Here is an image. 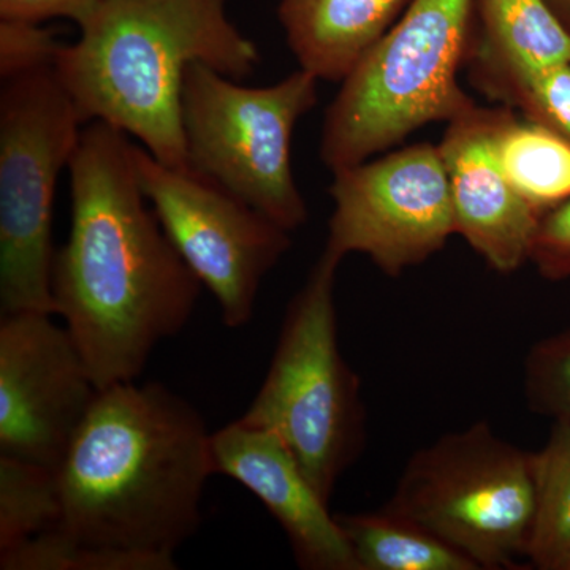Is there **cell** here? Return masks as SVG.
<instances>
[{
	"instance_id": "cell-22",
	"label": "cell",
	"mask_w": 570,
	"mask_h": 570,
	"mask_svg": "<svg viewBox=\"0 0 570 570\" xmlns=\"http://www.w3.org/2000/svg\"><path fill=\"white\" fill-rule=\"evenodd\" d=\"M498 104L570 141V62L521 75L504 89Z\"/></svg>"
},
{
	"instance_id": "cell-7",
	"label": "cell",
	"mask_w": 570,
	"mask_h": 570,
	"mask_svg": "<svg viewBox=\"0 0 570 570\" xmlns=\"http://www.w3.org/2000/svg\"><path fill=\"white\" fill-rule=\"evenodd\" d=\"M318 81L298 69L275 85L249 88L190 63L181 91L187 167L292 234L307 220L292 170V137L317 105Z\"/></svg>"
},
{
	"instance_id": "cell-12",
	"label": "cell",
	"mask_w": 570,
	"mask_h": 570,
	"mask_svg": "<svg viewBox=\"0 0 570 570\" xmlns=\"http://www.w3.org/2000/svg\"><path fill=\"white\" fill-rule=\"evenodd\" d=\"M497 107L472 105L448 122L439 141L448 171L456 235L499 275L530 262L542 216L509 181L494 149Z\"/></svg>"
},
{
	"instance_id": "cell-14",
	"label": "cell",
	"mask_w": 570,
	"mask_h": 570,
	"mask_svg": "<svg viewBox=\"0 0 570 570\" xmlns=\"http://www.w3.org/2000/svg\"><path fill=\"white\" fill-rule=\"evenodd\" d=\"M570 62V32L546 0H474L469 80L498 104L510 82Z\"/></svg>"
},
{
	"instance_id": "cell-27",
	"label": "cell",
	"mask_w": 570,
	"mask_h": 570,
	"mask_svg": "<svg viewBox=\"0 0 570 570\" xmlns=\"http://www.w3.org/2000/svg\"><path fill=\"white\" fill-rule=\"evenodd\" d=\"M570 570V569H569Z\"/></svg>"
},
{
	"instance_id": "cell-2",
	"label": "cell",
	"mask_w": 570,
	"mask_h": 570,
	"mask_svg": "<svg viewBox=\"0 0 570 570\" xmlns=\"http://www.w3.org/2000/svg\"><path fill=\"white\" fill-rule=\"evenodd\" d=\"M216 475L212 433L186 400L159 384L99 390L56 469L55 530L102 549L176 561L202 524Z\"/></svg>"
},
{
	"instance_id": "cell-13",
	"label": "cell",
	"mask_w": 570,
	"mask_h": 570,
	"mask_svg": "<svg viewBox=\"0 0 570 570\" xmlns=\"http://www.w3.org/2000/svg\"><path fill=\"white\" fill-rule=\"evenodd\" d=\"M214 472L236 480L268 509L306 570H356L336 515L272 431L242 419L212 433Z\"/></svg>"
},
{
	"instance_id": "cell-9",
	"label": "cell",
	"mask_w": 570,
	"mask_h": 570,
	"mask_svg": "<svg viewBox=\"0 0 570 570\" xmlns=\"http://www.w3.org/2000/svg\"><path fill=\"white\" fill-rule=\"evenodd\" d=\"M135 170L171 245L212 292L228 328L254 316L266 275L292 247L291 232L189 167H170L135 145Z\"/></svg>"
},
{
	"instance_id": "cell-24",
	"label": "cell",
	"mask_w": 570,
	"mask_h": 570,
	"mask_svg": "<svg viewBox=\"0 0 570 570\" xmlns=\"http://www.w3.org/2000/svg\"><path fill=\"white\" fill-rule=\"evenodd\" d=\"M530 262L546 279L570 281V200L543 214L532 242Z\"/></svg>"
},
{
	"instance_id": "cell-23",
	"label": "cell",
	"mask_w": 570,
	"mask_h": 570,
	"mask_svg": "<svg viewBox=\"0 0 570 570\" xmlns=\"http://www.w3.org/2000/svg\"><path fill=\"white\" fill-rule=\"evenodd\" d=\"M62 45L55 31L37 22L0 21V78L55 66Z\"/></svg>"
},
{
	"instance_id": "cell-10",
	"label": "cell",
	"mask_w": 570,
	"mask_h": 570,
	"mask_svg": "<svg viewBox=\"0 0 570 570\" xmlns=\"http://www.w3.org/2000/svg\"><path fill=\"white\" fill-rule=\"evenodd\" d=\"M325 249L363 254L397 277L456 235L448 171L438 145L419 142L333 171Z\"/></svg>"
},
{
	"instance_id": "cell-21",
	"label": "cell",
	"mask_w": 570,
	"mask_h": 570,
	"mask_svg": "<svg viewBox=\"0 0 570 570\" xmlns=\"http://www.w3.org/2000/svg\"><path fill=\"white\" fill-rule=\"evenodd\" d=\"M528 407L553 423H570V326L542 337L523 363Z\"/></svg>"
},
{
	"instance_id": "cell-19",
	"label": "cell",
	"mask_w": 570,
	"mask_h": 570,
	"mask_svg": "<svg viewBox=\"0 0 570 570\" xmlns=\"http://www.w3.org/2000/svg\"><path fill=\"white\" fill-rule=\"evenodd\" d=\"M59 519L55 469L0 455V553L55 530Z\"/></svg>"
},
{
	"instance_id": "cell-16",
	"label": "cell",
	"mask_w": 570,
	"mask_h": 570,
	"mask_svg": "<svg viewBox=\"0 0 570 570\" xmlns=\"http://www.w3.org/2000/svg\"><path fill=\"white\" fill-rule=\"evenodd\" d=\"M493 141L509 181L540 216L570 200L568 138L501 105Z\"/></svg>"
},
{
	"instance_id": "cell-18",
	"label": "cell",
	"mask_w": 570,
	"mask_h": 570,
	"mask_svg": "<svg viewBox=\"0 0 570 570\" xmlns=\"http://www.w3.org/2000/svg\"><path fill=\"white\" fill-rule=\"evenodd\" d=\"M535 515L527 560L540 570L570 569V423H553L534 452Z\"/></svg>"
},
{
	"instance_id": "cell-8",
	"label": "cell",
	"mask_w": 570,
	"mask_h": 570,
	"mask_svg": "<svg viewBox=\"0 0 570 570\" xmlns=\"http://www.w3.org/2000/svg\"><path fill=\"white\" fill-rule=\"evenodd\" d=\"M82 129L55 66L2 81L0 91V314L55 316L52 206Z\"/></svg>"
},
{
	"instance_id": "cell-3",
	"label": "cell",
	"mask_w": 570,
	"mask_h": 570,
	"mask_svg": "<svg viewBox=\"0 0 570 570\" xmlns=\"http://www.w3.org/2000/svg\"><path fill=\"white\" fill-rule=\"evenodd\" d=\"M78 28L80 39L62 45L55 71L82 124H110L170 167H187V67L205 63L238 81L262 61L227 0H102Z\"/></svg>"
},
{
	"instance_id": "cell-20",
	"label": "cell",
	"mask_w": 570,
	"mask_h": 570,
	"mask_svg": "<svg viewBox=\"0 0 570 570\" xmlns=\"http://www.w3.org/2000/svg\"><path fill=\"white\" fill-rule=\"evenodd\" d=\"M176 561L88 546L59 530L0 553L2 570H175Z\"/></svg>"
},
{
	"instance_id": "cell-11",
	"label": "cell",
	"mask_w": 570,
	"mask_h": 570,
	"mask_svg": "<svg viewBox=\"0 0 570 570\" xmlns=\"http://www.w3.org/2000/svg\"><path fill=\"white\" fill-rule=\"evenodd\" d=\"M97 393L52 314H0V455L56 471Z\"/></svg>"
},
{
	"instance_id": "cell-5",
	"label": "cell",
	"mask_w": 570,
	"mask_h": 570,
	"mask_svg": "<svg viewBox=\"0 0 570 570\" xmlns=\"http://www.w3.org/2000/svg\"><path fill=\"white\" fill-rule=\"evenodd\" d=\"M341 262L324 249L288 303L264 382L239 417L275 433L328 504L366 441L362 384L344 360L337 335Z\"/></svg>"
},
{
	"instance_id": "cell-26",
	"label": "cell",
	"mask_w": 570,
	"mask_h": 570,
	"mask_svg": "<svg viewBox=\"0 0 570 570\" xmlns=\"http://www.w3.org/2000/svg\"><path fill=\"white\" fill-rule=\"evenodd\" d=\"M546 2L570 32V0H546Z\"/></svg>"
},
{
	"instance_id": "cell-15",
	"label": "cell",
	"mask_w": 570,
	"mask_h": 570,
	"mask_svg": "<svg viewBox=\"0 0 570 570\" xmlns=\"http://www.w3.org/2000/svg\"><path fill=\"white\" fill-rule=\"evenodd\" d=\"M411 0H279L277 20L299 69L341 82Z\"/></svg>"
},
{
	"instance_id": "cell-17",
	"label": "cell",
	"mask_w": 570,
	"mask_h": 570,
	"mask_svg": "<svg viewBox=\"0 0 570 570\" xmlns=\"http://www.w3.org/2000/svg\"><path fill=\"white\" fill-rule=\"evenodd\" d=\"M356 570H480L471 558L438 539L403 513H337Z\"/></svg>"
},
{
	"instance_id": "cell-25",
	"label": "cell",
	"mask_w": 570,
	"mask_h": 570,
	"mask_svg": "<svg viewBox=\"0 0 570 570\" xmlns=\"http://www.w3.org/2000/svg\"><path fill=\"white\" fill-rule=\"evenodd\" d=\"M102 0H0V21L37 22L66 18L80 24Z\"/></svg>"
},
{
	"instance_id": "cell-1",
	"label": "cell",
	"mask_w": 570,
	"mask_h": 570,
	"mask_svg": "<svg viewBox=\"0 0 570 570\" xmlns=\"http://www.w3.org/2000/svg\"><path fill=\"white\" fill-rule=\"evenodd\" d=\"M134 149L110 124L82 127L67 167L69 236L52 264L55 316L99 390L137 381L154 348L193 317L204 287L146 205Z\"/></svg>"
},
{
	"instance_id": "cell-4",
	"label": "cell",
	"mask_w": 570,
	"mask_h": 570,
	"mask_svg": "<svg viewBox=\"0 0 570 570\" xmlns=\"http://www.w3.org/2000/svg\"><path fill=\"white\" fill-rule=\"evenodd\" d=\"M472 22L474 0L407 3L326 108L318 153L332 174L475 105L459 82Z\"/></svg>"
},
{
	"instance_id": "cell-6",
	"label": "cell",
	"mask_w": 570,
	"mask_h": 570,
	"mask_svg": "<svg viewBox=\"0 0 570 570\" xmlns=\"http://www.w3.org/2000/svg\"><path fill=\"white\" fill-rule=\"evenodd\" d=\"M385 505L480 570L513 569L527 558L534 524V452L472 423L417 450Z\"/></svg>"
}]
</instances>
